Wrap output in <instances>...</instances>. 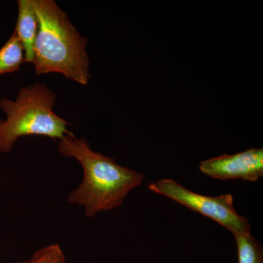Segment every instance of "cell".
Listing matches in <instances>:
<instances>
[{
	"instance_id": "cell-1",
	"label": "cell",
	"mask_w": 263,
	"mask_h": 263,
	"mask_svg": "<svg viewBox=\"0 0 263 263\" xmlns=\"http://www.w3.org/2000/svg\"><path fill=\"white\" fill-rule=\"evenodd\" d=\"M58 149L62 155L75 159L82 167V182L71 192L67 201L84 207L87 217L120 207L129 193L144 180L142 173L95 152L86 138H76L72 133L60 140Z\"/></svg>"
},
{
	"instance_id": "cell-2",
	"label": "cell",
	"mask_w": 263,
	"mask_h": 263,
	"mask_svg": "<svg viewBox=\"0 0 263 263\" xmlns=\"http://www.w3.org/2000/svg\"><path fill=\"white\" fill-rule=\"evenodd\" d=\"M38 19L34 50L37 75L56 72L81 85L91 79L87 39L53 0H32Z\"/></svg>"
},
{
	"instance_id": "cell-3",
	"label": "cell",
	"mask_w": 263,
	"mask_h": 263,
	"mask_svg": "<svg viewBox=\"0 0 263 263\" xmlns=\"http://www.w3.org/2000/svg\"><path fill=\"white\" fill-rule=\"evenodd\" d=\"M56 98L47 85L36 83L19 90L15 101L2 99L0 106L7 119H0V153H9L23 136L62 140L70 134L69 123L53 111Z\"/></svg>"
},
{
	"instance_id": "cell-4",
	"label": "cell",
	"mask_w": 263,
	"mask_h": 263,
	"mask_svg": "<svg viewBox=\"0 0 263 263\" xmlns=\"http://www.w3.org/2000/svg\"><path fill=\"white\" fill-rule=\"evenodd\" d=\"M151 191L174 200L190 210L210 218L233 235L251 233L249 221L234 207L231 194L212 197L194 193L174 179H162L148 183Z\"/></svg>"
},
{
	"instance_id": "cell-5",
	"label": "cell",
	"mask_w": 263,
	"mask_h": 263,
	"mask_svg": "<svg viewBox=\"0 0 263 263\" xmlns=\"http://www.w3.org/2000/svg\"><path fill=\"white\" fill-rule=\"evenodd\" d=\"M199 170L202 174L221 181L256 182L263 177V149L252 148L235 155L213 157L200 162Z\"/></svg>"
},
{
	"instance_id": "cell-6",
	"label": "cell",
	"mask_w": 263,
	"mask_h": 263,
	"mask_svg": "<svg viewBox=\"0 0 263 263\" xmlns=\"http://www.w3.org/2000/svg\"><path fill=\"white\" fill-rule=\"evenodd\" d=\"M38 19L32 0H18V19L14 30L24 53V61L33 63L34 44L38 32Z\"/></svg>"
},
{
	"instance_id": "cell-7",
	"label": "cell",
	"mask_w": 263,
	"mask_h": 263,
	"mask_svg": "<svg viewBox=\"0 0 263 263\" xmlns=\"http://www.w3.org/2000/svg\"><path fill=\"white\" fill-rule=\"evenodd\" d=\"M24 62L23 47L13 32L9 40L0 48V75L18 70Z\"/></svg>"
},
{
	"instance_id": "cell-8",
	"label": "cell",
	"mask_w": 263,
	"mask_h": 263,
	"mask_svg": "<svg viewBox=\"0 0 263 263\" xmlns=\"http://www.w3.org/2000/svg\"><path fill=\"white\" fill-rule=\"evenodd\" d=\"M238 263H263V249L252 233L234 235Z\"/></svg>"
},
{
	"instance_id": "cell-9",
	"label": "cell",
	"mask_w": 263,
	"mask_h": 263,
	"mask_svg": "<svg viewBox=\"0 0 263 263\" xmlns=\"http://www.w3.org/2000/svg\"><path fill=\"white\" fill-rule=\"evenodd\" d=\"M15 263H66V259L61 247L53 243L34 252L28 260Z\"/></svg>"
}]
</instances>
